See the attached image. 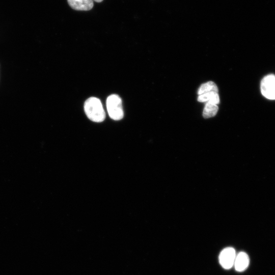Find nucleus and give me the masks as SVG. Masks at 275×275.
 Segmentation results:
<instances>
[{"instance_id": "nucleus-1", "label": "nucleus", "mask_w": 275, "mask_h": 275, "mask_svg": "<svg viewBox=\"0 0 275 275\" xmlns=\"http://www.w3.org/2000/svg\"><path fill=\"white\" fill-rule=\"evenodd\" d=\"M84 110L88 118L95 122H101L105 114L100 100L94 97L88 98L85 102Z\"/></svg>"}, {"instance_id": "nucleus-2", "label": "nucleus", "mask_w": 275, "mask_h": 275, "mask_svg": "<svg viewBox=\"0 0 275 275\" xmlns=\"http://www.w3.org/2000/svg\"><path fill=\"white\" fill-rule=\"evenodd\" d=\"M106 107L109 116L114 120H119L123 118L124 112L122 100L117 95L112 94L106 99Z\"/></svg>"}, {"instance_id": "nucleus-3", "label": "nucleus", "mask_w": 275, "mask_h": 275, "mask_svg": "<svg viewBox=\"0 0 275 275\" xmlns=\"http://www.w3.org/2000/svg\"><path fill=\"white\" fill-rule=\"evenodd\" d=\"M260 89L266 98L275 100V75L268 74L264 76L261 82Z\"/></svg>"}, {"instance_id": "nucleus-4", "label": "nucleus", "mask_w": 275, "mask_h": 275, "mask_svg": "<svg viewBox=\"0 0 275 275\" xmlns=\"http://www.w3.org/2000/svg\"><path fill=\"white\" fill-rule=\"evenodd\" d=\"M235 249L232 247H227L219 254L218 260L221 265L226 269H230L233 265L236 258Z\"/></svg>"}, {"instance_id": "nucleus-5", "label": "nucleus", "mask_w": 275, "mask_h": 275, "mask_svg": "<svg viewBox=\"0 0 275 275\" xmlns=\"http://www.w3.org/2000/svg\"><path fill=\"white\" fill-rule=\"evenodd\" d=\"M250 259L248 254L241 252L236 256L234 266L236 271L241 272L248 267Z\"/></svg>"}, {"instance_id": "nucleus-6", "label": "nucleus", "mask_w": 275, "mask_h": 275, "mask_svg": "<svg viewBox=\"0 0 275 275\" xmlns=\"http://www.w3.org/2000/svg\"><path fill=\"white\" fill-rule=\"evenodd\" d=\"M67 2L71 8L78 11H89L94 6L93 0H67Z\"/></svg>"}, {"instance_id": "nucleus-7", "label": "nucleus", "mask_w": 275, "mask_h": 275, "mask_svg": "<svg viewBox=\"0 0 275 275\" xmlns=\"http://www.w3.org/2000/svg\"><path fill=\"white\" fill-rule=\"evenodd\" d=\"M198 101L200 102H209L215 104L219 103L218 93L209 92L199 95Z\"/></svg>"}, {"instance_id": "nucleus-8", "label": "nucleus", "mask_w": 275, "mask_h": 275, "mask_svg": "<svg viewBox=\"0 0 275 275\" xmlns=\"http://www.w3.org/2000/svg\"><path fill=\"white\" fill-rule=\"evenodd\" d=\"M218 91L216 84L212 81H209L201 85L198 89V94L201 95L209 92L218 93Z\"/></svg>"}, {"instance_id": "nucleus-9", "label": "nucleus", "mask_w": 275, "mask_h": 275, "mask_svg": "<svg viewBox=\"0 0 275 275\" xmlns=\"http://www.w3.org/2000/svg\"><path fill=\"white\" fill-rule=\"evenodd\" d=\"M218 107L216 104L206 102L204 108L203 116L204 118L214 117L217 114Z\"/></svg>"}, {"instance_id": "nucleus-10", "label": "nucleus", "mask_w": 275, "mask_h": 275, "mask_svg": "<svg viewBox=\"0 0 275 275\" xmlns=\"http://www.w3.org/2000/svg\"><path fill=\"white\" fill-rule=\"evenodd\" d=\"M93 1L97 3H100V2H102L103 0H93Z\"/></svg>"}]
</instances>
